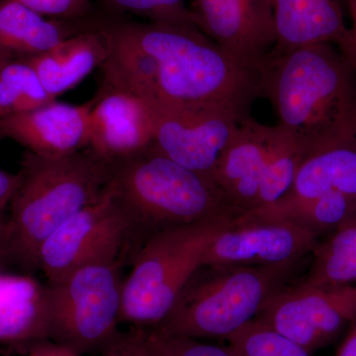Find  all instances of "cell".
Instances as JSON below:
<instances>
[{"instance_id":"6da1fadb","label":"cell","mask_w":356,"mask_h":356,"mask_svg":"<svg viewBox=\"0 0 356 356\" xmlns=\"http://www.w3.org/2000/svg\"><path fill=\"white\" fill-rule=\"evenodd\" d=\"M107 58L102 81L144 102L217 107L250 118L262 70L243 64L200 30L163 23L100 20Z\"/></svg>"},{"instance_id":"7a4b0ae2","label":"cell","mask_w":356,"mask_h":356,"mask_svg":"<svg viewBox=\"0 0 356 356\" xmlns=\"http://www.w3.org/2000/svg\"><path fill=\"white\" fill-rule=\"evenodd\" d=\"M261 97L308 158L356 139V74L332 44L270 54L262 70Z\"/></svg>"},{"instance_id":"3957f363","label":"cell","mask_w":356,"mask_h":356,"mask_svg":"<svg viewBox=\"0 0 356 356\" xmlns=\"http://www.w3.org/2000/svg\"><path fill=\"white\" fill-rule=\"evenodd\" d=\"M20 175L3 221L4 250L8 261L34 270L42 243L102 195L110 180V165L86 149L67 156L28 152Z\"/></svg>"},{"instance_id":"277c9868","label":"cell","mask_w":356,"mask_h":356,"mask_svg":"<svg viewBox=\"0 0 356 356\" xmlns=\"http://www.w3.org/2000/svg\"><path fill=\"white\" fill-rule=\"evenodd\" d=\"M109 185L130 218L138 250L165 229L238 218L212 178L153 147L110 165Z\"/></svg>"},{"instance_id":"5b68a950","label":"cell","mask_w":356,"mask_h":356,"mask_svg":"<svg viewBox=\"0 0 356 356\" xmlns=\"http://www.w3.org/2000/svg\"><path fill=\"white\" fill-rule=\"evenodd\" d=\"M273 266L201 264L178 295L165 320L152 327L168 336L227 339L257 314L276 293L297 282L310 262Z\"/></svg>"},{"instance_id":"8992f818","label":"cell","mask_w":356,"mask_h":356,"mask_svg":"<svg viewBox=\"0 0 356 356\" xmlns=\"http://www.w3.org/2000/svg\"><path fill=\"white\" fill-rule=\"evenodd\" d=\"M233 220L177 227L147 238L124 278L120 324L142 329L161 324L202 264L211 241Z\"/></svg>"},{"instance_id":"52a82bcc","label":"cell","mask_w":356,"mask_h":356,"mask_svg":"<svg viewBox=\"0 0 356 356\" xmlns=\"http://www.w3.org/2000/svg\"><path fill=\"white\" fill-rule=\"evenodd\" d=\"M306 159L304 147L280 124L264 125L250 117L222 152L212 179L240 217L282 198Z\"/></svg>"},{"instance_id":"ba28073f","label":"cell","mask_w":356,"mask_h":356,"mask_svg":"<svg viewBox=\"0 0 356 356\" xmlns=\"http://www.w3.org/2000/svg\"><path fill=\"white\" fill-rule=\"evenodd\" d=\"M123 262L89 264L47 282L49 341L83 356L113 341L120 332Z\"/></svg>"},{"instance_id":"9c48e42d","label":"cell","mask_w":356,"mask_h":356,"mask_svg":"<svg viewBox=\"0 0 356 356\" xmlns=\"http://www.w3.org/2000/svg\"><path fill=\"white\" fill-rule=\"evenodd\" d=\"M134 236L130 218L108 182L99 197L42 243L37 266L53 282L89 264L125 259Z\"/></svg>"},{"instance_id":"30bf717a","label":"cell","mask_w":356,"mask_h":356,"mask_svg":"<svg viewBox=\"0 0 356 356\" xmlns=\"http://www.w3.org/2000/svg\"><path fill=\"white\" fill-rule=\"evenodd\" d=\"M254 321L312 355L355 322L356 286H307L297 281L271 297Z\"/></svg>"},{"instance_id":"8fae6325","label":"cell","mask_w":356,"mask_h":356,"mask_svg":"<svg viewBox=\"0 0 356 356\" xmlns=\"http://www.w3.org/2000/svg\"><path fill=\"white\" fill-rule=\"evenodd\" d=\"M144 102L153 127L154 151L211 178L222 152L245 121L217 107Z\"/></svg>"},{"instance_id":"7c38bea8","label":"cell","mask_w":356,"mask_h":356,"mask_svg":"<svg viewBox=\"0 0 356 356\" xmlns=\"http://www.w3.org/2000/svg\"><path fill=\"white\" fill-rule=\"evenodd\" d=\"M320 241L293 222L238 217L211 241L202 264L219 266H273L310 257Z\"/></svg>"},{"instance_id":"4fadbf2b","label":"cell","mask_w":356,"mask_h":356,"mask_svg":"<svg viewBox=\"0 0 356 356\" xmlns=\"http://www.w3.org/2000/svg\"><path fill=\"white\" fill-rule=\"evenodd\" d=\"M199 30L243 64L264 69L275 44L273 0H192Z\"/></svg>"},{"instance_id":"5bb4252c","label":"cell","mask_w":356,"mask_h":356,"mask_svg":"<svg viewBox=\"0 0 356 356\" xmlns=\"http://www.w3.org/2000/svg\"><path fill=\"white\" fill-rule=\"evenodd\" d=\"M153 143L145 102L125 89L102 81L89 117L86 149L111 165L144 153Z\"/></svg>"},{"instance_id":"9a60e30c","label":"cell","mask_w":356,"mask_h":356,"mask_svg":"<svg viewBox=\"0 0 356 356\" xmlns=\"http://www.w3.org/2000/svg\"><path fill=\"white\" fill-rule=\"evenodd\" d=\"M95 97L81 105L53 102L0 119V139H10L28 152L67 156L88 147L89 117Z\"/></svg>"},{"instance_id":"2e32d148","label":"cell","mask_w":356,"mask_h":356,"mask_svg":"<svg viewBox=\"0 0 356 356\" xmlns=\"http://www.w3.org/2000/svg\"><path fill=\"white\" fill-rule=\"evenodd\" d=\"M275 44L271 55L330 43L337 46L348 27L339 0H273Z\"/></svg>"},{"instance_id":"e0dca14e","label":"cell","mask_w":356,"mask_h":356,"mask_svg":"<svg viewBox=\"0 0 356 356\" xmlns=\"http://www.w3.org/2000/svg\"><path fill=\"white\" fill-rule=\"evenodd\" d=\"M49 339L48 285L28 274H0V343Z\"/></svg>"},{"instance_id":"ac0fdd59","label":"cell","mask_w":356,"mask_h":356,"mask_svg":"<svg viewBox=\"0 0 356 356\" xmlns=\"http://www.w3.org/2000/svg\"><path fill=\"white\" fill-rule=\"evenodd\" d=\"M98 21L50 19L16 0H0V51L9 58L35 57L70 37L96 29Z\"/></svg>"},{"instance_id":"d6986e66","label":"cell","mask_w":356,"mask_h":356,"mask_svg":"<svg viewBox=\"0 0 356 356\" xmlns=\"http://www.w3.org/2000/svg\"><path fill=\"white\" fill-rule=\"evenodd\" d=\"M107 54L106 41L97 27L70 37L51 50L25 60L36 72L47 93L56 99L76 88L93 70L102 69Z\"/></svg>"},{"instance_id":"ffe728a7","label":"cell","mask_w":356,"mask_h":356,"mask_svg":"<svg viewBox=\"0 0 356 356\" xmlns=\"http://www.w3.org/2000/svg\"><path fill=\"white\" fill-rule=\"evenodd\" d=\"M341 193L356 199V139L309 156L281 202H300Z\"/></svg>"},{"instance_id":"44dd1931","label":"cell","mask_w":356,"mask_h":356,"mask_svg":"<svg viewBox=\"0 0 356 356\" xmlns=\"http://www.w3.org/2000/svg\"><path fill=\"white\" fill-rule=\"evenodd\" d=\"M298 282L322 287L356 282V219L318 241Z\"/></svg>"},{"instance_id":"7402d4cb","label":"cell","mask_w":356,"mask_h":356,"mask_svg":"<svg viewBox=\"0 0 356 356\" xmlns=\"http://www.w3.org/2000/svg\"><path fill=\"white\" fill-rule=\"evenodd\" d=\"M34 69L22 58L0 60V119L55 102Z\"/></svg>"},{"instance_id":"603a6c76","label":"cell","mask_w":356,"mask_h":356,"mask_svg":"<svg viewBox=\"0 0 356 356\" xmlns=\"http://www.w3.org/2000/svg\"><path fill=\"white\" fill-rule=\"evenodd\" d=\"M227 339L241 356H311L291 339L254 321Z\"/></svg>"},{"instance_id":"cb8c5ba5","label":"cell","mask_w":356,"mask_h":356,"mask_svg":"<svg viewBox=\"0 0 356 356\" xmlns=\"http://www.w3.org/2000/svg\"><path fill=\"white\" fill-rule=\"evenodd\" d=\"M109 13H125L163 23L198 29L185 0H100ZM199 30V29H198Z\"/></svg>"},{"instance_id":"d4e9b609","label":"cell","mask_w":356,"mask_h":356,"mask_svg":"<svg viewBox=\"0 0 356 356\" xmlns=\"http://www.w3.org/2000/svg\"><path fill=\"white\" fill-rule=\"evenodd\" d=\"M147 341L158 356H241L235 348L215 346L191 337L168 336L146 329Z\"/></svg>"},{"instance_id":"484cf974","label":"cell","mask_w":356,"mask_h":356,"mask_svg":"<svg viewBox=\"0 0 356 356\" xmlns=\"http://www.w3.org/2000/svg\"><path fill=\"white\" fill-rule=\"evenodd\" d=\"M50 19L83 22L95 19L90 0H16Z\"/></svg>"},{"instance_id":"4316f807","label":"cell","mask_w":356,"mask_h":356,"mask_svg":"<svg viewBox=\"0 0 356 356\" xmlns=\"http://www.w3.org/2000/svg\"><path fill=\"white\" fill-rule=\"evenodd\" d=\"M99 356H158L149 341L146 329L130 327L120 332L113 341L98 353Z\"/></svg>"},{"instance_id":"83f0119b","label":"cell","mask_w":356,"mask_h":356,"mask_svg":"<svg viewBox=\"0 0 356 356\" xmlns=\"http://www.w3.org/2000/svg\"><path fill=\"white\" fill-rule=\"evenodd\" d=\"M351 18V27L343 41L337 44V49L348 60L356 74V0H343Z\"/></svg>"},{"instance_id":"f1b7e54d","label":"cell","mask_w":356,"mask_h":356,"mask_svg":"<svg viewBox=\"0 0 356 356\" xmlns=\"http://www.w3.org/2000/svg\"><path fill=\"white\" fill-rule=\"evenodd\" d=\"M21 182V175L0 170V215L8 207Z\"/></svg>"},{"instance_id":"f546056e","label":"cell","mask_w":356,"mask_h":356,"mask_svg":"<svg viewBox=\"0 0 356 356\" xmlns=\"http://www.w3.org/2000/svg\"><path fill=\"white\" fill-rule=\"evenodd\" d=\"M27 356H83L65 346L47 341L33 344Z\"/></svg>"},{"instance_id":"4dcf8cb0","label":"cell","mask_w":356,"mask_h":356,"mask_svg":"<svg viewBox=\"0 0 356 356\" xmlns=\"http://www.w3.org/2000/svg\"><path fill=\"white\" fill-rule=\"evenodd\" d=\"M336 356H356V321L350 325V332L337 350Z\"/></svg>"},{"instance_id":"1f68e13d","label":"cell","mask_w":356,"mask_h":356,"mask_svg":"<svg viewBox=\"0 0 356 356\" xmlns=\"http://www.w3.org/2000/svg\"><path fill=\"white\" fill-rule=\"evenodd\" d=\"M9 58V57H7V56L3 55V54H2L1 51H0V60H3V58Z\"/></svg>"}]
</instances>
